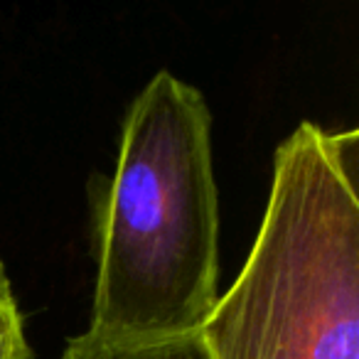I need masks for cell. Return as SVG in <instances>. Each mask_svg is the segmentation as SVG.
<instances>
[{
  "instance_id": "7a4b0ae2",
  "label": "cell",
  "mask_w": 359,
  "mask_h": 359,
  "mask_svg": "<svg viewBox=\"0 0 359 359\" xmlns=\"http://www.w3.org/2000/svg\"><path fill=\"white\" fill-rule=\"evenodd\" d=\"M212 359H359V130L303 121L273 153L254 246L200 330Z\"/></svg>"
},
{
  "instance_id": "6da1fadb",
  "label": "cell",
  "mask_w": 359,
  "mask_h": 359,
  "mask_svg": "<svg viewBox=\"0 0 359 359\" xmlns=\"http://www.w3.org/2000/svg\"><path fill=\"white\" fill-rule=\"evenodd\" d=\"M89 332L116 342L195 334L219 303V195L205 96L160 69L123 116L94 202Z\"/></svg>"
},
{
  "instance_id": "277c9868",
  "label": "cell",
  "mask_w": 359,
  "mask_h": 359,
  "mask_svg": "<svg viewBox=\"0 0 359 359\" xmlns=\"http://www.w3.org/2000/svg\"><path fill=\"white\" fill-rule=\"evenodd\" d=\"M0 359H32L25 320L3 261H0Z\"/></svg>"
},
{
  "instance_id": "3957f363",
  "label": "cell",
  "mask_w": 359,
  "mask_h": 359,
  "mask_svg": "<svg viewBox=\"0 0 359 359\" xmlns=\"http://www.w3.org/2000/svg\"><path fill=\"white\" fill-rule=\"evenodd\" d=\"M60 359H212L202 332L155 342H116L81 332L65 344Z\"/></svg>"
}]
</instances>
